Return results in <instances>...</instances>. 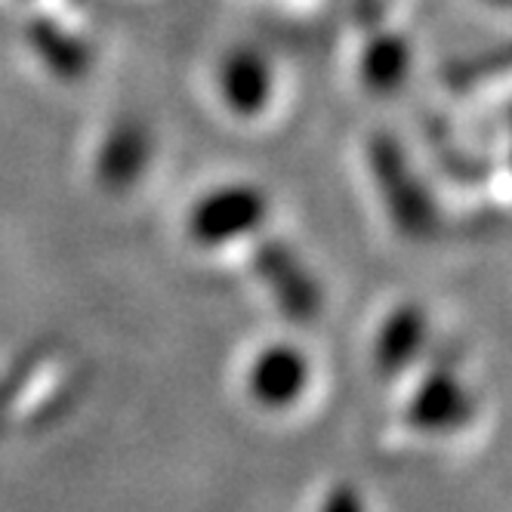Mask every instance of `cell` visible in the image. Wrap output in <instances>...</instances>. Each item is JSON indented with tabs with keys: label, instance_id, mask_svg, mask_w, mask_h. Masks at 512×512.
Returning <instances> with one entry per match:
<instances>
[{
	"label": "cell",
	"instance_id": "obj_2",
	"mask_svg": "<svg viewBox=\"0 0 512 512\" xmlns=\"http://www.w3.org/2000/svg\"><path fill=\"white\" fill-rule=\"evenodd\" d=\"M312 355L294 340H269L256 346L241 368V392L260 414H287L312 392Z\"/></svg>",
	"mask_w": 512,
	"mask_h": 512
},
{
	"label": "cell",
	"instance_id": "obj_3",
	"mask_svg": "<svg viewBox=\"0 0 512 512\" xmlns=\"http://www.w3.org/2000/svg\"><path fill=\"white\" fill-rule=\"evenodd\" d=\"M213 96L232 121H263L278 99L281 71L275 56L260 44H232L213 65Z\"/></svg>",
	"mask_w": 512,
	"mask_h": 512
},
{
	"label": "cell",
	"instance_id": "obj_1",
	"mask_svg": "<svg viewBox=\"0 0 512 512\" xmlns=\"http://www.w3.org/2000/svg\"><path fill=\"white\" fill-rule=\"evenodd\" d=\"M272 201L263 186L244 179L219 182L189 204L186 235L201 250H226L263 235Z\"/></svg>",
	"mask_w": 512,
	"mask_h": 512
}]
</instances>
